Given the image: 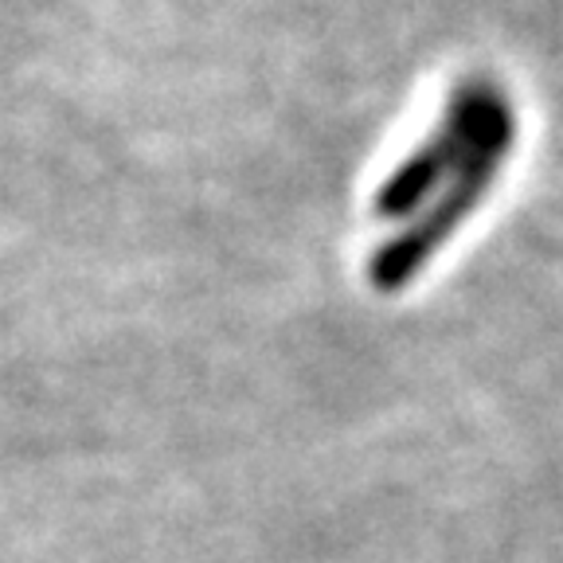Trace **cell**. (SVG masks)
Segmentation results:
<instances>
[{"mask_svg":"<svg viewBox=\"0 0 563 563\" xmlns=\"http://www.w3.org/2000/svg\"><path fill=\"white\" fill-rule=\"evenodd\" d=\"M493 87H497V79H489V75H474V79L457 82V90L450 95L434 130L376 188L372 211H376L379 220L407 223L457 173V165L466 161L470 145H474L477 122H482V110L489 102Z\"/></svg>","mask_w":563,"mask_h":563,"instance_id":"cell-2","label":"cell"},{"mask_svg":"<svg viewBox=\"0 0 563 563\" xmlns=\"http://www.w3.org/2000/svg\"><path fill=\"white\" fill-rule=\"evenodd\" d=\"M517 130H520L517 106H512L509 90L497 82L482 110L474 145H470L466 161L457 165V173L427 200V208L415 211L411 220L399 223L396 235H387L372 251L368 282L379 294L407 290L442 255V246L466 228L470 216L482 208L485 196L497 185V176L509 165L512 150H517Z\"/></svg>","mask_w":563,"mask_h":563,"instance_id":"cell-1","label":"cell"}]
</instances>
